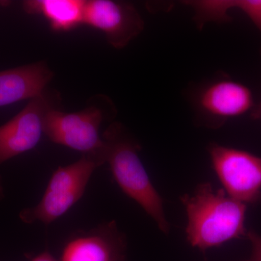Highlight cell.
<instances>
[{
    "mask_svg": "<svg viewBox=\"0 0 261 261\" xmlns=\"http://www.w3.org/2000/svg\"><path fill=\"white\" fill-rule=\"evenodd\" d=\"M102 139L106 145L105 161L118 186L154 220L162 232L168 234L171 228L165 214L163 199L141 161L140 143L118 122L108 127Z\"/></svg>",
    "mask_w": 261,
    "mask_h": 261,
    "instance_id": "2",
    "label": "cell"
},
{
    "mask_svg": "<svg viewBox=\"0 0 261 261\" xmlns=\"http://www.w3.org/2000/svg\"><path fill=\"white\" fill-rule=\"evenodd\" d=\"M245 261H249V260H245Z\"/></svg>",
    "mask_w": 261,
    "mask_h": 261,
    "instance_id": "17",
    "label": "cell"
},
{
    "mask_svg": "<svg viewBox=\"0 0 261 261\" xmlns=\"http://www.w3.org/2000/svg\"><path fill=\"white\" fill-rule=\"evenodd\" d=\"M251 117L253 119L261 120V100L260 102L252 110Z\"/></svg>",
    "mask_w": 261,
    "mask_h": 261,
    "instance_id": "15",
    "label": "cell"
},
{
    "mask_svg": "<svg viewBox=\"0 0 261 261\" xmlns=\"http://www.w3.org/2000/svg\"><path fill=\"white\" fill-rule=\"evenodd\" d=\"M186 210L187 241L205 252L234 239L247 238V205L235 200L223 189L215 190L209 182L180 197Z\"/></svg>",
    "mask_w": 261,
    "mask_h": 261,
    "instance_id": "1",
    "label": "cell"
},
{
    "mask_svg": "<svg viewBox=\"0 0 261 261\" xmlns=\"http://www.w3.org/2000/svg\"><path fill=\"white\" fill-rule=\"evenodd\" d=\"M209 155L225 192L242 203L261 200V158L243 149L212 143Z\"/></svg>",
    "mask_w": 261,
    "mask_h": 261,
    "instance_id": "5",
    "label": "cell"
},
{
    "mask_svg": "<svg viewBox=\"0 0 261 261\" xmlns=\"http://www.w3.org/2000/svg\"><path fill=\"white\" fill-rule=\"evenodd\" d=\"M193 101L198 121L212 128H219L228 120L243 116L255 107L248 87L222 77L201 87Z\"/></svg>",
    "mask_w": 261,
    "mask_h": 261,
    "instance_id": "6",
    "label": "cell"
},
{
    "mask_svg": "<svg viewBox=\"0 0 261 261\" xmlns=\"http://www.w3.org/2000/svg\"><path fill=\"white\" fill-rule=\"evenodd\" d=\"M115 113L112 102L106 97H98L79 112L65 113L53 108L46 116L44 135L54 143L94 158L103 165L106 145L99 128L106 114Z\"/></svg>",
    "mask_w": 261,
    "mask_h": 261,
    "instance_id": "3",
    "label": "cell"
},
{
    "mask_svg": "<svg viewBox=\"0 0 261 261\" xmlns=\"http://www.w3.org/2000/svg\"><path fill=\"white\" fill-rule=\"evenodd\" d=\"M4 197V188H3V183H2V179L0 178V200Z\"/></svg>",
    "mask_w": 261,
    "mask_h": 261,
    "instance_id": "16",
    "label": "cell"
},
{
    "mask_svg": "<svg viewBox=\"0 0 261 261\" xmlns=\"http://www.w3.org/2000/svg\"><path fill=\"white\" fill-rule=\"evenodd\" d=\"M102 163L82 155L76 162L60 166L51 175L39 203L24 209L20 219L25 224L40 221L50 224L66 214L83 197L91 176Z\"/></svg>",
    "mask_w": 261,
    "mask_h": 261,
    "instance_id": "4",
    "label": "cell"
},
{
    "mask_svg": "<svg viewBox=\"0 0 261 261\" xmlns=\"http://www.w3.org/2000/svg\"><path fill=\"white\" fill-rule=\"evenodd\" d=\"M247 238L252 245L251 258L249 261H261V236L254 231H247Z\"/></svg>",
    "mask_w": 261,
    "mask_h": 261,
    "instance_id": "13",
    "label": "cell"
},
{
    "mask_svg": "<svg viewBox=\"0 0 261 261\" xmlns=\"http://www.w3.org/2000/svg\"><path fill=\"white\" fill-rule=\"evenodd\" d=\"M84 23L104 33L116 49L126 47L145 29V21L133 5L113 0L86 1Z\"/></svg>",
    "mask_w": 261,
    "mask_h": 261,
    "instance_id": "8",
    "label": "cell"
},
{
    "mask_svg": "<svg viewBox=\"0 0 261 261\" xmlns=\"http://www.w3.org/2000/svg\"><path fill=\"white\" fill-rule=\"evenodd\" d=\"M86 1L82 0H29L23 9L31 15L45 18L55 32H68L84 23Z\"/></svg>",
    "mask_w": 261,
    "mask_h": 261,
    "instance_id": "11",
    "label": "cell"
},
{
    "mask_svg": "<svg viewBox=\"0 0 261 261\" xmlns=\"http://www.w3.org/2000/svg\"><path fill=\"white\" fill-rule=\"evenodd\" d=\"M32 261H58L56 257L53 256L50 252L44 251L39 254L37 256L34 257Z\"/></svg>",
    "mask_w": 261,
    "mask_h": 261,
    "instance_id": "14",
    "label": "cell"
},
{
    "mask_svg": "<svg viewBox=\"0 0 261 261\" xmlns=\"http://www.w3.org/2000/svg\"><path fill=\"white\" fill-rule=\"evenodd\" d=\"M127 241L116 221L99 224L70 237L61 261H126Z\"/></svg>",
    "mask_w": 261,
    "mask_h": 261,
    "instance_id": "9",
    "label": "cell"
},
{
    "mask_svg": "<svg viewBox=\"0 0 261 261\" xmlns=\"http://www.w3.org/2000/svg\"><path fill=\"white\" fill-rule=\"evenodd\" d=\"M226 3L228 10H241L261 33V0H226Z\"/></svg>",
    "mask_w": 261,
    "mask_h": 261,
    "instance_id": "12",
    "label": "cell"
},
{
    "mask_svg": "<svg viewBox=\"0 0 261 261\" xmlns=\"http://www.w3.org/2000/svg\"><path fill=\"white\" fill-rule=\"evenodd\" d=\"M53 77L44 61L0 71V107L38 97Z\"/></svg>",
    "mask_w": 261,
    "mask_h": 261,
    "instance_id": "10",
    "label": "cell"
},
{
    "mask_svg": "<svg viewBox=\"0 0 261 261\" xmlns=\"http://www.w3.org/2000/svg\"><path fill=\"white\" fill-rule=\"evenodd\" d=\"M57 94L47 91L31 99L8 123L0 126V164L34 149L44 134L48 112L59 102Z\"/></svg>",
    "mask_w": 261,
    "mask_h": 261,
    "instance_id": "7",
    "label": "cell"
}]
</instances>
